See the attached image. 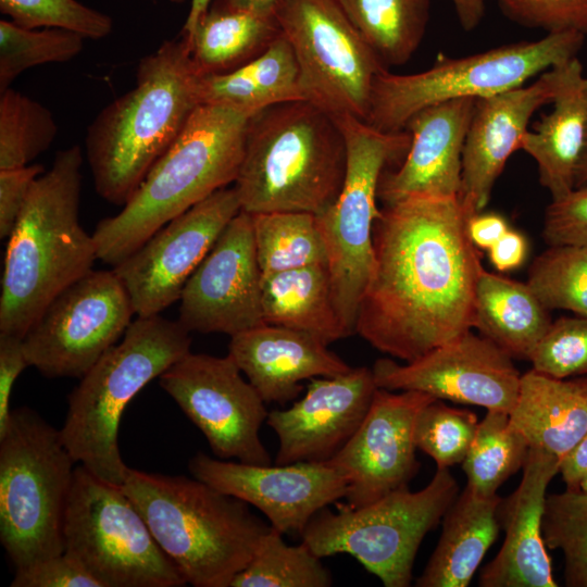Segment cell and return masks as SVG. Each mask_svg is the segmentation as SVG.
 I'll list each match as a JSON object with an SVG mask.
<instances>
[{"label":"cell","mask_w":587,"mask_h":587,"mask_svg":"<svg viewBox=\"0 0 587 587\" xmlns=\"http://www.w3.org/2000/svg\"><path fill=\"white\" fill-rule=\"evenodd\" d=\"M467 222L459 197L384 205L355 324L373 348L410 362L474 327L483 265Z\"/></svg>","instance_id":"1"},{"label":"cell","mask_w":587,"mask_h":587,"mask_svg":"<svg viewBox=\"0 0 587 587\" xmlns=\"http://www.w3.org/2000/svg\"><path fill=\"white\" fill-rule=\"evenodd\" d=\"M82 151L55 154L34 182L8 237L0 296V334L22 338L46 307L92 270V235L80 225Z\"/></svg>","instance_id":"2"},{"label":"cell","mask_w":587,"mask_h":587,"mask_svg":"<svg viewBox=\"0 0 587 587\" xmlns=\"http://www.w3.org/2000/svg\"><path fill=\"white\" fill-rule=\"evenodd\" d=\"M198 77L183 36L140 60L135 87L87 130L86 157L102 199L120 207L130 199L199 105Z\"/></svg>","instance_id":"3"},{"label":"cell","mask_w":587,"mask_h":587,"mask_svg":"<svg viewBox=\"0 0 587 587\" xmlns=\"http://www.w3.org/2000/svg\"><path fill=\"white\" fill-rule=\"evenodd\" d=\"M250 117L199 104L123 209L98 223L92 234L98 260L114 267L170 221L234 184Z\"/></svg>","instance_id":"4"},{"label":"cell","mask_w":587,"mask_h":587,"mask_svg":"<svg viewBox=\"0 0 587 587\" xmlns=\"http://www.w3.org/2000/svg\"><path fill=\"white\" fill-rule=\"evenodd\" d=\"M347 146L335 116L307 100L249 118L234 183L241 211L323 213L345 180Z\"/></svg>","instance_id":"5"},{"label":"cell","mask_w":587,"mask_h":587,"mask_svg":"<svg viewBox=\"0 0 587 587\" xmlns=\"http://www.w3.org/2000/svg\"><path fill=\"white\" fill-rule=\"evenodd\" d=\"M187 584L230 587L271 529L245 501L209 484L128 467L121 486Z\"/></svg>","instance_id":"6"},{"label":"cell","mask_w":587,"mask_h":587,"mask_svg":"<svg viewBox=\"0 0 587 587\" xmlns=\"http://www.w3.org/2000/svg\"><path fill=\"white\" fill-rule=\"evenodd\" d=\"M190 332L160 314L136 316L122 339L68 395L61 435L76 463L122 486L128 466L118 448L124 410L135 396L190 352Z\"/></svg>","instance_id":"7"},{"label":"cell","mask_w":587,"mask_h":587,"mask_svg":"<svg viewBox=\"0 0 587 587\" xmlns=\"http://www.w3.org/2000/svg\"><path fill=\"white\" fill-rule=\"evenodd\" d=\"M76 461L34 410H12L0 436V540L15 569L64 552L63 522Z\"/></svg>","instance_id":"8"},{"label":"cell","mask_w":587,"mask_h":587,"mask_svg":"<svg viewBox=\"0 0 587 587\" xmlns=\"http://www.w3.org/2000/svg\"><path fill=\"white\" fill-rule=\"evenodd\" d=\"M458 495L449 469L437 467L419 491L404 486L360 508L337 503L336 512L320 510L300 537L319 558L346 553L384 586L408 587L421 542L442 521Z\"/></svg>","instance_id":"9"},{"label":"cell","mask_w":587,"mask_h":587,"mask_svg":"<svg viewBox=\"0 0 587 587\" xmlns=\"http://www.w3.org/2000/svg\"><path fill=\"white\" fill-rule=\"evenodd\" d=\"M585 36L562 32L466 57L440 53L432 67L415 74H392L384 68L374 78L364 122L384 133H399L414 113L426 107L523 86L532 77L576 58Z\"/></svg>","instance_id":"10"},{"label":"cell","mask_w":587,"mask_h":587,"mask_svg":"<svg viewBox=\"0 0 587 587\" xmlns=\"http://www.w3.org/2000/svg\"><path fill=\"white\" fill-rule=\"evenodd\" d=\"M334 116L347 146L346 175L335 202L316 217L335 305L351 336L373 266V229L380 214L379 179L386 165L405 157L411 136L405 129L377 130L350 114Z\"/></svg>","instance_id":"11"},{"label":"cell","mask_w":587,"mask_h":587,"mask_svg":"<svg viewBox=\"0 0 587 587\" xmlns=\"http://www.w3.org/2000/svg\"><path fill=\"white\" fill-rule=\"evenodd\" d=\"M64 552L101 587H182L187 583L121 486L75 467L63 522Z\"/></svg>","instance_id":"12"},{"label":"cell","mask_w":587,"mask_h":587,"mask_svg":"<svg viewBox=\"0 0 587 587\" xmlns=\"http://www.w3.org/2000/svg\"><path fill=\"white\" fill-rule=\"evenodd\" d=\"M275 17L295 53L304 100L365 121L372 85L385 67L339 0H279Z\"/></svg>","instance_id":"13"},{"label":"cell","mask_w":587,"mask_h":587,"mask_svg":"<svg viewBox=\"0 0 587 587\" xmlns=\"http://www.w3.org/2000/svg\"><path fill=\"white\" fill-rule=\"evenodd\" d=\"M134 315L114 271L91 270L62 290L24 335L28 365L49 378H82L121 340Z\"/></svg>","instance_id":"14"},{"label":"cell","mask_w":587,"mask_h":587,"mask_svg":"<svg viewBox=\"0 0 587 587\" xmlns=\"http://www.w3.org/2000/svg\"><path fill=\"white\" fill-rule=\"evenodd\" d=\"M227 354L191 351L159 376L162 389L201 430L223 460L272 464L260 438L268 412L265 402Z\"/></svg>","instance_id":"15"},{"label":"cell","mask_w":587,"mask_h":587,"mask_svg":"<svg viewBox=\"0 0 587 587\" xmlns=\"http://www.w3.org/2000/svg\"><path fill=\"white\" fill-rule=\"evenodd\" d=\"M241 211L234 188H222L170 221L112 270L136 316H152L182 291L226 225Z\"/></svg>","instance_id":"16"},{"label":"cell","mask_w":587,"mask_h":587,"mask_svg":"<svg viewBox=\"0 0 587 587\" xmlns=\"http://www.w3.org/2000/svg\"><path fill=\"white\" fill-rule=\"evenodd\" d=\"M512 359L492 340L470 329L405 364L378 359L372 371L378 388L421 391L439 400L509 413L522 375Z\"/></svg>","instance_id":"17"},{"label":"cell","mask_w":587,"mask_h":587,"mask_svg":"<svg viewBox=\"0 0 587 587\" xmlns=\"http://www.w3.org/2000/svg\"><path fill=\"white\" fill-rule=\"evenodd\" d=\"M261 283L251 216L240 211L187 280L177 321L190 333L230 337L262 325Z\"/></svg>","instance_id":"18"},{"label":"cell","mask_w":587,"mask_h":587,"mask_svg":"<svg viewBox=\"0 0 587 587\" xmlns=\"http://www.w3.org/2000/svg\"><path fill=\"white\" fill-rule=\"evenodd\" d=\"M191 475L259 509L279 533L299 535L322 509L347 495V480L325 462L258 465L214 459L203 452L188 462Z\"/></svg>","instance_id":"19"},{"label":"cell","mask_w":587,"mask_h":587,"mask_svg":"<svg viewBox=\"0 0 587 587\" xmlns=\"http://www.w3.org/2000/svg\"><path fill=\"white\" fill-rule=\"evenodd\" d=\"M435 399L421 391L376 389L357 432L326 461L345 476L349 505L360 508L409 486L420 469L414 421L419 411Z\"/></svg>","instance_id":"20"},{"label":"cell","mask_w":587,"mask_h":587,"mask_svg":"<svg viewBox=\"0 0 587 587\" xmlns=\"http://www.w3.org/2000/svg\"><path fill=\"white\" fill-rule=\"evenodd\" d=\"M377 388L372 369L365 366L311 378L300 400L268 412L266 423L279 441L275 464L333 458L363 422Z\"/></svg>","instance_id":"21"},{"label":"cell","mask_w":587,"mask_h":587,"mask_svg":"<svg viewBox=\"0 0 587 587\" xmlns=\"http://www.w3.org/2000/svg\"><path fill=\"white\" fill-rule=\"evenodd\" d=\"M562 64L545 71L530 85L476 98L463 148L459 193L469 218L487 205L509 157L520 150L534 113L552 102Z\"/></svg>","instance_id":"22"},{"label":"cell","mask_w":587,"mask_h":587,"mask_svg":"<svg viewBox=\"0 0 587 587\" xmlns=\"http://www.w3.org/2000/svg\"><path fill=\"white\" fill-rule=\"evenodd\" d=\"M476 98H458L414 113L404 129L410 146L398 170L383 172L384 205L416 196L459 197L462 154Z\"/></svg>","instance_id":"23"},{"label":"cell","mask_w":587,"mask_h":587,"mask_svg":"<svg viewBox=\"0 0 587 587\" xmlns=\"http://www.w3.org/2000/svg\"><path fill=\"white\" fill-rule=\"evenodd\" d=\"M561 460L529 448L517 488L497 508L503 544L480 572L482 587H557L541 534L547 488L560 473Z\"/></svg>","instance_id":"24"},{"label":"cell","mask_w":587,"mask_h":587,"mask_svg":"<svg viewBox=\"0 0 587 587\" xmlns=\"http://www.w3.org/2000/svg\"><path fill=\"white\" fill-rule=\"evenodd\" d=\"M319 338L297 329L262 324L230 337L228 355L265 403L296 399L303 380L349 372Z\"/></svg>","instance_id":"25"},{"label":"cell","mask_w":587,"mask_h":587,"mask_svg":"<svg viewBox=\"0 0 587 587\" xmlns=\"http://www.w3.org/2000/svg\"><path fill=\"white\" fill-rule=\"evenodd\" d=\"M551 103L552 110L524 134L520 149L535 160L539 183L555 201L575 187V172L587 133V77L577 57L562 64Z\"/></svg>","instance_id":"26"},{"label":"cell","mask_w":587,"mask_h":587,"mask_svg":"<svg viewBox=\"0 0 587 587\" xmlns=\"http://www.w3.org/2000/svg\"><path fill=\"white\" fill-rule=\"evenodd\" d=\"M509 420L529 448L562 461L587 432V377L555 378L527 371L521 375Z\"/></svg>","instance_id":"27"},{"label":"cell","mask_w":587,"mask_h":587,"mask_svg":"<svg viewBox=\"0 0 587 587\" xmlns=\"http://www.w3.org/2000/svg\"><path fill=\"white\" fill-rule=\"evenodd\" d=\"M501 497L484 496L470 486L449 507L442 530L417 587H466L486 552L497 540V508Z\"/></svg>","instance_id":"28"},{"label":"cell","mask_w":587,"mask_h":587,"mask_svg":"<svg viewBox=\"0 0 587 587\" xmlns=\"http://www.w3.org/2000/svg\"><path fill=\"white\" fill-rule=\"evenodd\" d=\"M197 96L199 104L223 105L250 116L279 103L304 100L299 66L282 30L266 50L245 65L199 76Z\"/></svg>","instance_id":"29"},{"label":"cell","mask_w":587,"mask_h":587,"mask_svg":"<svg viewBox=\"0 0 587 587\" xmlns=\"http://www.w3.org/2000/svg\"><path fill=\"white\" fill-rule=\"evenodd\" d=\"M552 323L528 285L480 270L474 300V327L512 358L530 360Z\"/></svg>","instance_id":"30"},{"label":"cell","mask_w":587,"mask_h":587,"mask_svg":"<svg viewBox=\"0 0 587 587\" xmlns=\"http://www.w3.org/2000/svg\"><path fill=\"white\" fill-rule=\"evenodd\" d=\"M265 324L308 333L326 345L349 337L338 315L327 264L262 275Z\"/></svg>","instance_id":"31"},{"label":"cell","mask_w":587,"mask_h":587,"mask_svg":"<svg viewBox=\"0 0 587 587\" xmlns=\"http://www.w3.org/2000/svg\"><path fill=\"white\" fill-rule=\"evenodd\" d=\"M280 34L275 15H261L211 1L193 30L183 36L199 76L234 71L260 55Z\"/></svg>","instance_id":"32"},{"label":"cell","mask_w":587,"mask_h":587,"mask_svg":"<svg viewBox=\"0 0 587 587\" xmlns=\"http://www.w3.org/2000/svg\"><path fill=\"white\" fill-rule=\"evenodd\" d=\"M385 68L405 64L420 47L430 0H339Z\"/></svg>","instance_id":"33"},{"label":"cell","mask_w":587,"mask_h":587,"mask_svg":"<svg viewBox=\"0 0 587 587\" xmlns=\"http://www.w3.org/2000/svg\"><path fill=\"white\" fill-rule=\"evenodd\" d=\"M250 216L262 275L326 264V250L315 214L266 212Z\"/></svg>","instance_id":"34"},{"label":"cell","mask_w":587,"mask_h":587,"mask_svg":"<svg viewBox=\"0 0 587 587\" xmlns=\"http://www.w3.org/2000/svg\"><path fill=\"white\" fill-rule=\"evenodd\" d=\"M529 446L504 411L487 410L478 422L473 442L462 462L466 485L484 496H495L499 487L523 469Z\"/></svg>","instance_id":"35"},{"label":"cell","mask_w":587,"mask_h":587,"mask_svg":"<svg viewBox=\"0 0 587 587\" xmlns=\"http://www.w3.org/2000/svg\"><path fill=\"white\" fill-rule=\"evenodd\" d=\"M332 574L303 542L289 546L271 527L230 587H328Z\"/></svg>","instance_id":"36"},{"label":"cell","mask_w":587,"mask_h":587,"mask_svg":"<svg viewBox=\"0 0 587 587\" xmlns=\"http://www.w3.org/2000/svg\"><path fill=\"white\" fill-rule=\"evenodd\" d=\"M58 125L45 105L11 88L0 97V170L28 165L57 137Z\"/></svg>","instance_id":"37"},{"label":"cell","mask_w":587,"mask_h":587,"mask_svg":"<svg viewBox=\"0 0 587 587\" xmlns=\"http://www.w3.org/2000/svg\"><path fill=\"white\" fill-rule=\"evenodd\" d=\"M526 284L548 310L587 317V245L549 246L534 260Z\"/></svg>","instance_id":"38"},{"label":"cell","mask_w":587,"mask_h":587,"mask_svg":"<svg viewBox=\"0 0 587 587\" xmlns=\"http://www.w3.org/2000/svg\"><path fill=\"white\" fill-rule=\"evenodd\" d=\"M546 548L560 550L569 587H587V491L565 488L547 495L541 520Z\"/></svg>","instance_id":"39"},{"label":"cell","mask_w":587,"mask_h":587,"mask_svg":"<svg viewBox=\"0 0 587 587\" xmlns=\"http://www.w3.org/2000/svg\"><path fill=\"white\" fill-rule=\"evenodd\" d=\"M85 37L76 32L43 27L29 29L0 21V92L27 68L66 62L80 53Z\"/></svg>","instance_id":"40"},{"label":"cell","mask_w":587,"mask_h":587,"mask_svg":"<svg viewBox=\"0 0 587 587\" xmlns=\"http://www.w3.org/2000/svg\"><path fill=\"white\" fill-rule=\"evenodd\" d=\"M478 425L477 415L453 408L439 399L425 404L413 426L416 449L429 455L437 467L449 469L465 459Z\"/></svg>","instance_id":"41"},{"label":"cell","mask_w":587,"mask_h":587,"mask_svg":"<svg viewBox=\"0 0 587 587\" xmlns=\"http://www.w3.org/2000/svg\"><path fill=\"white\" fill-rule=\"evenodd\" d=\"M0 11L25 28H64L90 39L107 37L113 26L109 15L76 0H0Z\"/></svg>","instance_id":"42"},{"label":"cell","mask_w":587,"mask_h":587,"mask_svg":"<svg viewBox=\"0 0 587 587\" xmlns=\"http://www.w3.org/2000/svg\"><path fill=\"white\" fill-rule=\"evenodd\" d=\"M529 361L535 371L555 378L587 376V317L552 321Z\"/></svg>","instance_id":"43"},{"label":"cell","mask_w":587,"mask_h":587,"mask_svg":"<svg viewBox=\"0 0 587 587\" xmlns=\"http://www.w3.org/2000/svg\"><path fill=\"white\" fill-rule=\"evenodd\" d=\"M501 13L511 22L547 34H587V0H498Z\"/></svg>","instance_id":"44"},{"label":"cell","mask_w":587,"mask_h":587,"mask_svg":"<svg viewBox=\"0 0 587 587\" xmlns=\"http://www.w3.org/2000/svg\"><path fill=\"white\" fill-rule=\"evenodd\" d=\"M542 236L548 246L587 245V183L547 207Z\"/></svg>","instance_id":"45"},{"label":"cell","mask_w":587,"mask_h":587,"mask_svg":"<svg viewBox=\"0 0 587 587\" xmlns=\"http://www.w3.org/2000/svg\"><path fill=\"white\" fill-rule=\"evenodd\" d=\"M11 587H101L83 565L63 552L15 569Z\"/></svg>","instance_id":"46"},{"label":"cell","mask_w":587,"mask_h":587,"mask_svg":"<svg viewBox=\"0 0 587 587\" xmlns=\"http://www.w3.org/2000/svg\"><path fill=\"white\" fill-rule=\"evenodd\" d=\"M43 173L40 164L0 170V237L8 238L17 222L36 178Z\"/></svg>","instance_id":"47"},{"label":"cell","mask_w":587,"mask_h":587,"mask_svg":"<svg viewBox=\"0 0 587 587\" xmlns=\"http://www.w3.org/2000/svg\"><path fill=\"white\" fill-rule=\"evenodd\" d=\"M27 366L29 365L22 338L0 334V436L5 432L10 421L13 385Z\"/></svg>","instance_id":"48"},{"label":"cell","mask_w":587,"mask_h":587,"mask_svg":"<svg viewBox=\"0 0 587 587\" xmlns=\"http://www.w3.org/2000/svg\"><path fill=\"white\" fill-rule=\"evenodd\" d=\"M527 245L524 236L513 229L504 235L489 249V259L500 272L519 267L525 260Z\"/></svg>","instance_id":"49"},{"label":"cell","mask_w":587,"mask_h":587,"mask_svg":"<svg viewBox=\"0 0 587 587\" xmlns=\"http://www.w3.org/2000/svg\"><path fill=\"white\" fill-rule=\"evenodd\" d=\"M509 229L503 216L497 213H477L469 218L467 232L476 248L490 249Z\"/></svg>","instance_id":"50"},{"label":"cell","mask_w":587,"mask_h":587,"mask_svg":"<svg viewBox=\"0 0 587 587\" xmlns=\"http://www.w3.org/2000/svg\"><path fill=\"white\" fill-rule=\"evenodd\" d=\"M587 473V432L576 447L561 461L560 474L566 488L577 489Z\"/></svg>","instance_id":"51"},{"label":"cell","mask_w":587,"mask_h":587,"mask_svg":"<svg viewBox=\"0 0 587 587\" xmlns=\"http://www.w3.org/2000/svg\"><path fill=\"white\" fill-rule=\"evenodd\" d=\"M459 24L465 32L474 30L482 22L488 0H451Z\"/></svg>","instance_id":"52"},{"label":"cell","mask_w":587,"mask_h":587,"mask_svg":"<svg viewBox=\"0 0 587 587\" xmlns=\"http://www.w3.org/2000/svg\"><path fill=\"white\" fill-rule=\"evenodd\" d=\"M225 4L261 15H275L279 0H222Z\"/></svg>","instance_id":"53"},{"label":"cell","mask_w":587,"mask_h":587,"mask_svg":"<svg viewBox=\"0 0 587 587\" xmlns=\"http://www.w3.org/2000/svg\"><path fill=\"white\" fill-rule=\"evenodd\" d=\"M174 3H182L185 0H170ZM212 0H191L190 9L183 27L182 35L188 36L193 30L199 18L207 12Z\"/></svg>","instance_id":"54"},{"label":"cell","mask_w":587,"mask_h":587,"mask_svg":"<svg viewBox=\"0 0 587 587\" xmlns=\"http://www.w3.org/2000/svg\"><path fill=\"white\" fill-rule=\"evenodd\" d=\"M586 183H587V133H586L584 148H583L580 158L577 163L576 172H575V187L574 188L580 187Z\"/></svg>","instance_id":"55"},{"label":"cell","mask_w":587,"mask_h":587,"mask_svg":"<svg viewBox=\"0 0 587 587\" xmlns=\"http://www.w3.org/2000/svg\"><path fill=\"white\" fill-rule=\"evenodd\" d=\"M579 488L587 491V473L583 477V479L580 482V485H579Z\"/></svg>","instance_id":"56"}]
</instances>
